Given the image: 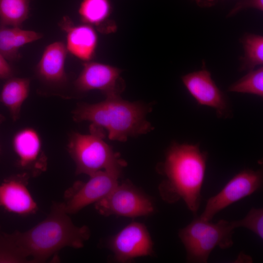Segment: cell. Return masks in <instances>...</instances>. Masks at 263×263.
<instances>
[{
    "label": "cell",
    "mask_w": 263,
    "mask_h": 263,
    "mask_svg": "<svg viewBox=\"0 0 263 263\" xmlns=\"http://www.w3.org/2000/svg\"><path fill=\"white\" fill-rule=\"evenodd\" d=\"M90 236L88 226L75 225L63 202H55L44 220L25 232L7 233L0 226V263H44L65 247H82Z\"/></svg>",
    "instance_id": "1"
},
{
    "label": "cell",
    "mask_w": 263,
    "mask_h": 263,
    "mask_svg": "<svg viewBox=\"0 0 263 263\" xmlns=\"http://www.w3.org/2000/svg\"><path fill=\"white\" fill-rule=\"evenodd\" d=\"M207 157L198 144L172 143L158 168L165 177L159 188L162 198L170 203L181 200L196 214L202 200Z\"/></svg>",
    "instance_id": "2"
},
{
    "label": "cell",
    "mask_w": 263,
    "mask_h": 263,
    "mask_svg": "<svg viewBox=\"0 0 263 263\" xmlns=\"http://www.w3.org/2000/svg\"><path fill=\"white\" fill-rule=\"evenodd\" d=\"M150 108L118 96L106 97L95 104H78L72 113L75 121L91 122L92 125L107 130L110 140L124 142L129 137L146 134L153 129L146 118Z\"/></svg>",
    "instance_id": "3"
},
{
    "label": "cell",
    "mask_w": 263,
    "mask_h": 263,
    "mask_svg": "<svg viewBox=\"0 0 263 263\" xmlns=\"http://www.w3.org/2000/svg\"><path fill=\"white\" fill-rule=\"evenodd\" d=\"M103 129L91 125L89 134L74 132L67 148L75 164V174L89 176L100 170H122L126 163L104 140Z\"/></svg>",
    "instance_id": "4"
},
{
    "label": "cell",
    "mask_w": 263,
    "mask_h": 263,
    "mask_svg": "<svg viewBox=\"0 0 263 263\" xmlns=\"http://www.w3.org/2000/svg\"><path fill=\"white\" fill-rule=\"evenodd\" d=\"M237 227H239L238 220H220L212 223L199 216L195 217L178 233L186 251L187 261L205 263L216 247L229 248L233 244L232 235Z\"/></svg>",
    "instance_id": "5"
},
{
    "label": "cell",
    "mask_w": 263,
    "mask_h": 263,
    "mask_svg": "<svg viewBox=\"0 0 263 263\" xmlns=\"http://www.w3.org/2000/svg\"><path fill=\"white\" fill-rule=\"evenodd\" d=\"M95 207L103 215L128 217L146 216L154 211L151 199L128 181L118 184L107 196L95 203Z\"/></svg>",
    "instance_id": "6"
},
{
    "label": "cell",
    "mask_w": 263,
    "mask_h": 263,
    "mask_svg": "<svg viewBox=\"0 0 263 263\" xmlns=\"http://www.w3.org/2000/svg\"><path fill=\"white\" fill-rule=\"evenodd\" d=\"M121 171L100 170L90 176L85 182L77 181L64 192V209L75 214L87 206L107 196L118 184Z\"/></svg>",
    "instance_id": "7"
},
{
    "label": "cell",
    "mask_w": 263,
    "mask_h": 263,
    "mask_svg": "<svg viewBox=\"0 0 263 263\" xmlns=\"http://www.w3.org/2000/svg\"><path fill=\"white\" fill-rule=\"evenodd\" d=\"M263 183L261 169H245L232 178L217 194L207 201L205 208L199 217L211 221L221 210L234 203L261 189Z\"/></svg>",
    "instance_id": "8"
},
{
    "label": "cell",
    "mask_w": 263,
    "mask_h": 263,
    "mask_svg": "<svg viewBox=\"0 0 263 263\" xmlns=\"http://www.w3.org/2000/svg\"><path fill=\"white\" fill-rule=\"evenodd\" d=\"M121 70L113 66L98 62H84L83 68L75 81L80 92L99 90L106 97L118 96L124 89Z\"/></svg>",
    "instance_id": "9"
},
{
    "label": "cell",
    "mask_w": 263,
    "mask_h": 263,
    "mask_svg": "<svg viewBox=\"0 0 263 263\" xmlns=\"http://www.w3.org/2000/svg\"><path fill=\"white\" fill-rule=\"evenodd\" d=\"M182 81L199 105L213 109L220 118H227L232 115L228 100L217 87L208 71L202 69L188 73L182 77Z\"/></svg>",
    "instance_id": "10"
},
{
    "label": "cell",
    "mask_w": 263,
    "mask_h": 263,
    "mask_svg": "<svg viewBox=\"0 0 263 263\" xmlns=\"http://www.w3.org/2000/svg\"><path fill=\"white\" fill-rule=\"evenodd\" d=\"M110 248L115 260L120 263L131 261L153 253V243L146 226L133 222L122 229L110 240Z\"/></svg>",
    "instance_id": "11"
},
{
    "label": "cell",
    "mask_w": 263,
    "mask_h": 263,
    "mask_svg": "<svg viewBox=\"0 0 263 263\" xmlns=\"http://www.w3.org/2000/svg\"><path fill=\"white\" fill-rule=\"evenodd\" d=\"M12 145L18 157L17 165L30 177L40 175L47 168V157L43 150L41 138L32 128H25L14 136Z\"/></svg>",
    "instance_id": "12"
},
{
    "label": "cell",
    "mask_w": 263,
    "mask_h": 263,
    "mask_svg": "<svg viewBox=\"0 0 263 263\" xmlns=\"http://www.w3.org/2000/svg\"><path fill=\"white\" fill-rule=\"evenodd\" d=\"M30 176L25 172L11 175L0 183V207L21 216L36 213L38 206L28 188Z\"/></svg>",
    "instance_id": "13"
},
{
    "label": "cell",
    "mask_w": 263,
    "mask_h": 263,
    "mask_svg": "<svg viewBox=\"0 0 263 263\" xmlns=\"http://www.w3.org/2000/svg\"><path fill=\"white\" fill-rule=\"evenodd\" d=\"M59 26L66 34L68 52L84 62L91 61L98 42L94 28L84 23L75 25L68 17L63 18Z\"/></svg>",
    "instance_id": "14"
},
{
    "label": "cell",
    "mask_w": 263,
    "mask_h": 263,
    "mask_svg": "<svg viewBox=\"0 0 263 263\" xmlns=\"http://www.w3.org/2000/svg\"><path fill=\"white\" fill-rule=\"evenodd\" d=\"M68 51L60 41L48 45L44 49L36 68L38 77L51 85H59L67 81L65 71Z\"/></svg>",
    "instance_id": "15"
},
{
    "label": "cell",
    "mask_w": 263,
    "mask_h": 263,
    "mask_svg": "<svg viewBox=\"0 0 263 263\" xmlns=\"http://www.w3.org/2000/svg\"><path fill=\"white\" fill-rule=\"evenodd\" d=\"M112 10L110 0H82L78 13L83 23L111 33L116 29L115 25L109 19Z\"/></svg>",
    "instance_id": "16"
},
{
    "label": "cell",
    "mask_w": 263,
    "mask_h": 263,
    "mask_svg": "<svg viewBox=\"0 0 263 263\" xmlns=\"http://www.w3.org/2000/svg\"><path fill=\"white\" fill-rule=\"evenodd\" d=\"M40 33L23 30L20 27H0V54L7 60L13 61L19 57V49L24 45L42 38Z\"/></svg>",
    "instance_id": "17"
},
{
    "label": "cell",
    "mask_w": 263,
    "mask_h": 263,
    "mask_svg": "<svg viewBox=\"0 0 263 263\" xmlns=\"http://www.w3.org/2000/svg\"><path fill=\"white\" fill-rule=\"evenodd\" d=\"M30 80L12 76L4 84L0 93V102L9 110L13 121L20 117L21 106L28 96Z\"/></svg>",
    "instance_id": "18"
},
{
    "label": "cell",
    "mask_w": 263,
    "mask_h": 263,
    "mask_svg": "<svg viewBox=\"0 0 263 263\" xmlns=\"http://www.w3.org/2000/svg\"><path fill=\"white\" fill-rule=\"evenodd\" d=\"M30 0H0L1 26L20 27L28 19Z\"/></svg>",
    "instance_id": "19"
},
{
    "label": "cell",
    "mask_w": 263,
    "mask_h": 263,
    "mask_svg": "<svg viewBox=\"0 0 263 263\" xmlns=\"http://www.w3.org/2000/svg\"><path fill=\"white\" fill-rule=\"evenodd\" d=\"M244 54L241 57L240 70L251 71L263 64V37L262 36L246 34L241 38Z\"/></svg>",
    "instance_id": "20"
},
{
    "label": "cell",
    "mask_w": 263,
    "mask_h": 263,
    "mask_svg": "<svg viewBox=\"0 0 263 263\" xmlns=\"http://www.w3.org/2000/svg\"><path fill=\"white\" fill-rule=\"evenodd\" d=\"M230 92L248 94L263 96V68L253 70L231 84L227 89Z\"/></svg>",
    "instance_id": "21"
},
{
    "label": "cell",
    "mask_w": 263,
    "mask_h": 263,
    "mask_svg": "<svg viewBox=\"0 0 263 263\" xmlns=\"http://www.w3.org/2000/svg\"><path fill=\"white\" fill-rule=\"evenodd\" d=\"M239 227L245 228L260 238H263V209L252 207L242 219L238 220Z\"/></svg>",
    "instance_id": "22"
},
{
    "label": "cell",
    "mask_w": 263,
    "mask_h": 263,
    "mask_svg": "<svg viewBox=\"0 0 263 263\" xmlns=\"http://www.w3.org/2000/svg\"><path fill=\"white\" fill-rule=\"evenodd\" d=\"M247 8H254L263 11V0H240L231 9L227 17H232L242 10Z\"/></svg>",
    "instance_id": "23"
},
{
    "label": "cell",
    "mask_w": 263,
    "mask_h": 263,
    "mask_svg": "<svg viewBox=\"0 0 263 263\" xmlns=\"http://www.w3.org/2000/svg\"><path fill=\"white\" fill-rule=\"evenodd\" d=\"M13 70L7 60L0 54V78L7 79L13 76Z\"/></svg>",
    "instance_id": "24"
},
{
    "label": "cell",
    "mask_w": 263,
    "mask_h": 263,
    "mask_svg": "<svg viewBox=\"0 0 263 263\" xmlns=\"http://www.w3.org/2000/svg\"><path fill=\"white\" fill-rule=\"evenodd\" d=\"M195 1L199 5L210 3V0H195Z\"/></svg>",
    "instance_id": "25"
},
{
    "label": "cell",
    "mask_w": 263,
    "mask_h": 263,
    "mask_svg": "<svg viewBox=\"0 0 263 263\" xmlns=\"http://www.w3.org/2000/svg\"><path fill=\"white\" fill-rule=\"evenodd\" d=\"M4 116L0 114V124H1L4 121Z\"/></svg>",
    "instance_id": "26"
},
{
    "label": "cell",
    "mask_w": 263,
    "mask_h": 263,
    "mask_svg": "<svg viewBox=\"0 0 263 263\" xmlns=\"http://www.w3.org/2000/svg\"><path fill=\"white\" fill-rule=\"evenodd\" d=\"M214 0H210V3L213 2Z\"/></svg>",
    "instance_id": "27"
}]
</instances>
